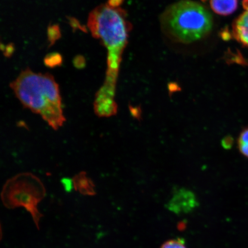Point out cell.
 <instances>
[{
	"label": "cell",
	"mask_w": 248,
	"mask_h": 248,
	"mask_svg": "<svg viewBox=\"0 0 248 248\" xmlns=\"http://www.w3.org/2000/svg\"><path fill=\"white\" fill-rule=\"evenodd\" d=\"M88 26L93 36L100 39L108 49L106 79L96 93L94 101L102 107H111L116 103L114 97L118 74L131 25L123 9L107 3L93 9L89 15Z\"/></svg>",
	"instance_id": "1"
},
{
	"label": "cell",
	"mask_w": 248,
	"mask_h": 248,
	"mask_svg": "<svg viewBox=\"0 0 248 248\" xmlns=\"http://www.w3.org/2000/svg\"><path fill=\"white\" fill-rule=\"evenodd\" d=\"M10 87L23 106L39 114L52 129H60L66 122L60 89L51 74L27 69L21 71Z\"/></svg>",
	"instance_id": "2"
},
{
	"label": "cell",
	"mask_w": 248,
	"mask_h": 248,
	"mask_svg": "<svg viewBox=\"0 0 248 248\" xmlns=\"http://www.w3.org/2000/svg\"><path fill=\"white\" fill-rule=\"evenodd\" d=\"M161 26L170 39L183 43L198 41L213 29L212 15L204 6L182 0L167 8L161 16Z\"/></svg>",
	"instance_id": "3"
},
{
	"label": "cell",
	"mask_w": 248,
	"mask_h": 248,
	"mask_svg": "<svg viewBox=\"0 0 248 248\" xmlns=\"http://www.w3.org/2000/svg\"><path fill=\"white\" fill-rule=\"evenodd\" d=\"M46 188L40 179L32 173H19L8 180L2 188V203L9 209L22 207L30 213L38 229L43 217L38 204L44 199Z\"/></svg>",
	"instance_id": "4"
},
{
	"label": "cell",
	"mask_w": 248,
	"mask_h": 248,
	"mask_svg": "<svg viewBox=\"0 0 248 248\" xmlns=\"http://www.w3.org/2000/svg\"><path fill=\"white\" fill-rule=\"evenodd\" d=\"M198 205L197 198L193 192L186 188H179L175 190L166 207L176 215H182L193 212Z\"/></svg>",
	"instance_id": "5"
},
{
	"label": "cell",
	"mask_w": 248,
	"mask_h": 248,
	"mask_svg": "<svg viewBox=\"0 0 248 248\" xmlns=\"http://www.w3.org/2000/svg\"><path fill=\"white\" fill-rule=\"evenodd\" d=\"M244 11L234 21L232 32L234 38L248 48V0H244Z\"/></svg>",
	"instance_id": "6"
},
{
	"label": "cell",
	"mask_w": 248,
	"mask_h": 248,
	"mask_svg": "<svg viewBox=\"0 0 248 248\" xmlns=\"http://www.w3.org/2000/svg\"><path fill=\"white\" fill-rule=\"evenodd\" d=\"M73 184L76 190L85 195L95 194L94 185L85 172H81L75 176L73 179Z\"/></svg>",
	"instance_id": "7"
},
{
	"label": "cell",
	"mask_w": 248,
	"mask_h": 248,
	"mask_svg": "<svg viewBox=\"0 0 248 248\" xmlns=\"http://www.w3.org/2000/svg\"><path fill=\"white\" fill-rule=\"evenodd\" d=\"M210 5L217 14L227 16L236 11L238 1L237 0H210Z\"/></svg>",
	"instance_id": "8"
},
{
	"label": "cell",
	"mask_w": 248,
	"mask_h": 248,
	"mask_svg": "<svg viewBox=\"0 0 248 248\" xmlns=\"http://www.w3.org/2000/svg\"><path fill=\"white\" fill-rule=\"evenodd\" d=\"M160 248H187L184 238H177L167 241Z\"/></svg>",
	"instance_id": "9"
},
{
	"label": "cell",
	"mask_w": 248,
	"mask_h": 248,
	"mask_svg": "<svg viewBox=\"0 0 248 248\" xmlns=\"http://www.w3.org/2000/svg\"><path fill=\"white\" fill-rule=\"evenodd\" d=\"M234 139L231 135H228L222 140V147L226 150H230L233 145Z\"/></svg>",
	"instance_id": "10"
},
{
	"label": "cell",
	"mask_w": 248,
	"mask_h": 248,
	"mask_svg": "<svg viewBox=\"0 0 248 248\" xmlns=\"http://www.w3.org/2000/svg\"><path fill=\"white\" fill-rule=\"evenodd\" d=\"M238 143L248 144V126L243 129L240 133Z\"/></svg>",
	"instance_id": "11"
},
{
	"label": "cell",
	"mask_w": 248,
	"mask_h": 248,
	"mask_svg": "<svg viewBox=\"0 0 248 248\" xmlns=\"http://www.w3.org/2000/svg\"><path fill=\"white\" fill-rule=\"evenodd\" d=\"M238 147L242 155L248 158V144L238 143Z\"/></svg>",
	"instance_id": "12"
},
{
	"label": "cell",
	"mask_w": 248,
	"mask_h": 248,
	"mask_svg": "<svg viewBox=\"0 0 248 248\" xmlns=\"http://www.w3.org/2000/svg\"><path fill=\"white\" fill-rule=\"evenodd\" d=\"M61 61L60 56L55 55L54 56L53 58H51V57L46 58V64H50L51 66L52 62H54L55 64H57L60 63Z\"/></svg>",
	"instance_id": "13"
},
{
	"label": "cell",
	"mask_w": 248,
	"mask_h": 248,
	"mask_svg": "<svg viewBox=\"0 0 248 248\" xmlns=\"http://www.w3.org/2000/svg\"><path fill=\"white\" fill-rule=\"evenodd\" d=\"M131 113L133 117L136 119H140L141 118V111L139 108H133L131 109Z\"/></svg>",
	"instance_id": "14"
}]
</instances>
